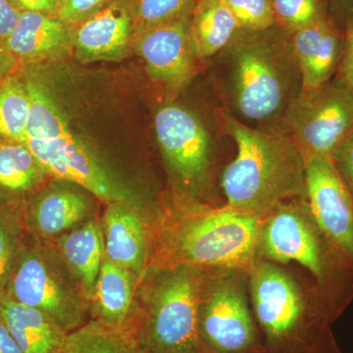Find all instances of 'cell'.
Wrapping results in <instances>:
<instances>
[{
    "instance_id": "ac0fdd59",
    "label": "cell",
    "mask_w": 353,
    "mask_h": 353,
    "mask_svg": "<svg viewBox=\"0 0 353 353\" xmlns=\"http://www.w3.org/2000/svg\"><path fill=\"white\" fill-rule=\"evenodd\" d=\"M57 250L90 304L105 259L103 231L97 219L83 222L57 239Z\"/></svg>"
},
{
    "instance_id": "cb8c5ba5",
    "label": "cell",
    "mask_w": 353,
    "mask_h": 353,
    "mask_svg": "<svg viewBox=\"0 0 353 353\" xmlns=\"http://www.w3.org/2000/svg\"><path fill=\"white\" fill-rule=\"evenodd\" d=\"M29 111L25 83L7 77L0 85V143H24Z\"/></svg>"
},
{
    "instance_id": "f35d334b",
    "label": "cell",
    "mask_w": 353,
    "mask_h": 353,
    "mask_svg": "<svg viewBox=\"0 0 353 353\" xmlns=\"http://www.w3.org/2000/svg\"><path fill=\"white\" fill-rule=\"evenodd\" d=\"M137 353H143V352H141V350H138V352H137Z\"/></svg>"
},
{
    "instance_id": "f1b7e54d",
    "label": "cell",
    "mask_w": 353,
    "mask_h": 353,
    "mask_svg": "<svg viewBox=\"0 0 353 353\" xmlns=\"http://www.w3.org/2000/svg\"><path fill=\"white\" fill-rule=\"evenodd\" d=\"M241 29L261 31L275 26L272 0H221Z\"/></svg>"
},
{
    "instance_id": "277c9868",
    "label": "cell",
    "mask_w": 353,
    "mask_h": 353,
    "mask_svg": "<svg viewBox=\"0 0 353 353\" xmlns=\"http://www.w3.org/2000/svg\"><path fill=\"white\" fill-rule=\"evenodd\" d=\"M260 225L259 216L230 206L192 211L169 233L172 266L250 271L256 262Z\"/></svg>"
},
{
    "instance_id": "52a82bcc",
    "label": "cell",
    "mask_w": 353,
    "mask_h": 353,
    "mask_svg": "<svg viewBox=\"0 0 353 353\" xmlns=\"http://www.w3.org/2000/svg\"><path fill=\"white\" fill-rule=\"evenodd\" d=\"M220 270L202 287L199 334L203 353H265L246 299L243 271Z\"/></svg>"
},
{
    "instance_id": "8d00e7d4",
    "label": "cell",
    "mask_w": 353,
    "mask_h": 353,
    "mask_svg": "<svg viewBox=\"0 0 353 353\" xmlns=\"http://www.w3.org/2000/svg\"><path fill=\"white\" fill-rule=\"evenodd\" d=\"M0 353H24L1 320H0Z\"/></svg>"
},
{
    "instance_id": "4316f807",
    "label": "cell",
    "mask_w": 353,
    "mask_h": 353,
    "mask_svg": "<svg viewBox=\"0 0 353 353\" xmlns=\"http://www.w3.org/2000/svg\"><path fill=\"white\" fill-rule=\"evenodd\" d=\"M199 0H131L134 36L169 21L192 14Z\"/></svg>"
},
{
    "instance_id": "e575fe53",
    "label": "cell",
    "mask_w": 353,
    "mask_h": 353,
    "mask_svg": "<svg viewBox=\"0 0 353 353\" xmlns=\"http://www.w3.org/2000/svg\"><path fill=\"white\" fill-rule=\"evenodd\" d=\"M327 2L330 17L345 31L353 17V0H327Z\"/></svg>"
},
{
    "instance_id": "ab89813d",
    "label": "cell",
    "mask_w": 353,
    "mask_h": 353,
    "mask_svg": "<svg viewBox=\"0 0 353 353\" xmlns=\"http://www.w3.org/2000/svg\"><path fill=\"white\" fill-rule=\"evenodd\" d=\"M2 81L3 80H0V85H1Z\"/></svg>"
},
{
    "instance_id": "484cf974",
    "label": "cell",
    "mask_w": 353,
    "mask_h": 353,
    "mask_svg": "<svg viewBox=\"0 0 353 353\" xmlns=\"http://www.w3.org/2000/svg\"><path fill=\"white\" fill-rule=\"evenodd\" d=\"M27 234L20 213L0 202V297L6 294Z\"/></svg>"
},
{
    "instance_id": "d6a6232c",
    "label": "cell",
    "mask_w": 353,
    "mask_h": 353,
    "mask_svg": "<svg viewBox=\"0 0 353 353\" xmlns=\"http://www.w3.org/2000/svg\"><path fill=\"white\" fill-rule=\"evenodd\" d=\"M21 13L10 0H0V41H6L10 36Z\"/></svg>"
},
{
    "instance_id": "5b68a950",
    "label": "cell",
    "mask_w": 353,
    "mask_h": 353,
    "mask_svg": "<svg viewBox=\"0 0 353 353\" xmlns=\"http://www.w3.org/2000/svg\"><path fill=\"white\" fill-rule=\"evenodd\" d=\"M203 269L174 265L158 274L139 313V350L143 353H203L199 309Z\"/></svg>"
},
{
    "instance_id": "3957f363",
    "label": "cell",
    "mask_w": 353,
    "mask_h": 353,
    "mask_svg": "<svg viewBox=\"0 0 353 353\" xmlns=\"http://www.w3.org/2000/svg\"><path fill=\"white\" fill-rule=\"evenodd\" d=\"M287 202L262 218L257 252L279 263L296 262L312 275L334 320L353 294V273L330 250L309 212L306 199Z\"/></svg>"
},
{
    "instance_id": "1f68e13d",
    "label": "cell",
    "mask_w": 353,
    "mask_h": 353,
    "mask_svg": "<svg viewBox=\"0 0 353 353\" xmlns=\"http://www.w3.org/2000/svg\"><path fill=\"white\" fill-rule=\"evenodd\" d=\"M334 78L353 92V17L345 29L343 53Z\"/></svg>"
},
{
    "instance_id": "9c48e42d",
    "label": "cell",
    "mask_w": 353,
    "mask_h": 353,
    "mask_svg": "<svg viewBox=\"0 0 353 353\" xmlns=\"http://www.w3.org/2000/svg\"><path fill=\"white\" fill-rule=\"evenodd\" d=\"M306 202L330 250L353 273V197L330 158L305 160Z\"/></svg>"
},
{
    "instance_id": "4fadbf2b",
    "label": "cell",
    "mask_w": 353,
    "mask_h": 353,
    "mask_svg": "<svg viewBox=\"0 0 353 353\" xmlns=\"http://www.w3.org/2000/svg\"><path fill=\"white\" fill-rule=\"evenodd\" d=\"M134 37L131 0H113L108 6L73 26L77 55L83 61L117 59Z\"/></svg>"
},
{
    "instance_id": "603a6c76",
    "label": "cell",
    "mask_w": 353,
    "mask_h": 353,
    "mask_svg": "<svg viewBox=\"0 0 353 353\" xmlns=\"http://www.w3.org/2000/svg\"><path fill=\"white\" fill-rule=\"evenodd\" d=\"M138 334L108 328L90 320L65 339L61 353H137Z\"/></svg>"
},
{
    "instance_id": "f546056e",
    "label": "cell",
    "mask_w": 353,
    "mask_h": 353,
    "mask_svg": "<svg viewBox=\"0 0 353 353\" xmlns=\"http://www.w3.org/2000/svg\"><path fill=\"white\" fill-rule=\"evenodd\" d=\"M112 1L113 0H68L60 7L57 16L67 24L75 26Z\"/></svg>"
},
{
    "instance_id": "5bb4252c",
    "label": "cell",
    "mask_w": 353,
    "mask_h": 353,
    "mask_svg": "<svg viewBox=\"0 0 353 353\" xmlns=\"http://www.w3.org/2000/svg\"><path fill=\"white\" fill-rule=\"evenodd\" d=\"M301 72V90L319 87L336 75L345 31L330 15L289 34Z\"/></svg>"
},
{
    "instance_id": "7a4b0ae2",
    "label": "cell",
    "mask_w": 353,
    "mask_h": 353,
    "mask_svg": "<svg viewBox=\"0 0 353 353\" xmlns=\"http://www.w3.org/2000/svg\"><path fill=\"white\" fill-rule=\"evenodd\" d=\"M223 52L229 54L236 112L250 122H282L301 90L289 34L276 25L261 31L241 29Z\"/></svg>"
},
{
    "instance_id": "8992f818",
    "label": "cell",
    "mask_w": 353,
    "mask_h": 353,
    "mask_svg": "<svg viewBox=\"0 0 353 353\" xmlns=\"http://www.w3.org/2000/svg\"><path fill=\"white\" fill-rule=\"evenodd\" d=\"M4 296L43 311L68 334L87 323L90 304L59 253L29 234Z\"/></svg>"
},
{
    "instance_id": "9a60e30c",
    "label": "cell",
    "mask_w": 353,
    "mask_h": 353,
    "mask_svg": "<svg viewBox=\"0 0 353 353\" xmlns=\"http://www.w3.org/2000/svg\"><path fill=\"white\" fill-rule=\"evenodd\" d=\"M90 208L92 201L82 192L51 190L28 201L21 218L28 234L46 241L82 224Z\"/></svg>"
},
{
    "instance_id": "2e32d148",
    "label": "cell",
    "mask_w": 353,
    "mask_h": 353,
    "mask_svg": "<svg viewBox=\"0 0 353 353\" xmlns=\"http://www.w3.org/2000/svg\"><path fill=\"white\" fill-rule=\"evenodd\" d=\"M137 281L131 272L104 259L90 301L92 320L138 334L139 313L134 307Z\"/></svg>"
},
{
    "instance_id": "74e56055",
    "label": "cell",
    "mask_w": 353,
    "mask_h": 353,
    "mask_svg": "<svg viewBox=\"0 0 353 353\" xmlns=\"http://www.w3.org/2000/svg\"><path fill=\"white\" fill-rule=\"evenodd\" d=\"M59 1H60V7H61L62 6H63L65 2L68 1V0H59Z\"/></svg>"
},
{
    "instance_id": "d590c367",
    "label": "cell",
    "mask_w": 353,
    "mask_h": 353,
    "mask_svg": "<svg viewBox=\"0 0 353 353\" xmlns=\"http://www.w3.org/2000/svg\"><path fill=\"white\" fill-rule=\"evenodd\" d=\"M17 62V57L7 48L6 41H0V80L6 79Z\"/></svg>"
},
{
    "instance_id": "8fae6325",
    "label": "cell",
    "mask_w": 353,
    "mask_h": 353,
    "mask_svg": "<svg viewBox=\"0 0 353 353\" xmlns=\"http://www.w3.org/2000/svg\"><path fill=\"white\" fill-rule=\"evenodd\" d=\"M25 145L46 172L80 185L106 203H136L137 197L109 173L82 141L70 132L54 141L27 139Z\"/></svg>"
},
{
    "instance_id": "7402d4cb",
    "label": "cell",
    "mask_w": 353,
    "mask_h": 353,
    "mask_svg": "<svg viewBox=\"0 0 353 353\" xmlns=\"http://www.w3.org/2000/svg\"><path fill=\"white\" fill-rule=\"evenodd\" d=\"M240 30L221 0H199L190 14V36L199 61L222 52Z\"/></svg>"
},
{
    "instance_id": "836d02e7",
    "label": "cell",
    "mask_w": 353,
    "mask_h": 353,
    "mask_svg": "<svg viewBox=\"0 0 353 353\" xmlns=\"http://www.w3.org/2000/svg\"><path fill=\"white\" fill-rule=\"evenodd\" d=\"M21 12H39L46 15L57 16L60 9L59 0H10Z\"/></svg>"
},
{
    "instance_id": "e0dca14e",
    "label": "cell",
    "mask_w": 353,
    "mask_h": 353,
    "mask_svg": "<svg viewBox=\"0 0 353 353\" xmlns=\"http://www.w3.org/2000/svg\"><path fill=\"white\" fill-rule=\"evenodd\" d=\"M105 259L126 269L139 280L148 255V234L141 216L132 205L109 203L102 218Z\"/></svg>"
},
{
    "instance_id": "4dcf8cb0",
    "label": "cell",
    "mask_w": 353,
    "mask_h": 353,
    "mask_svg": "<svg viewBox=\"0 0 353 353\" xmlns=\"http://www.w3.org/2000/svg\"><path fill=\"white\" fill-rule=\"evenodd\" d=\"M331 160L353 197V130L336 146Z\"/></svg>"
},
{
    "instance_id": "83f0119b",
    "label": "cell",
    "mask_w": 353,
    "mask_h": 353,
    "mask_svg": "<svg viewBox=\"0 0 353 353\" xmlns=\"http://www.w3.org/2000/svg\"><path fill=\"white\" fill-rule=\"evenodd\" d=\"M275 24L287 34L329 15L327 0H272Z\"/></svg>"
},
{
    "instance_id": "ffe728a7",
    "label": "cell",
    "mask_w": 353,
    "mask_h": 353,
    "mask_svg": "<svg viewBox=\"0 0 353 353\" xmlns=\"http://www.w3.org/2000/svg\"><path fill=\"white\" fill-rule=\"evenodd\" d=\"M73 39V26L58 16L24 11L6 43L17 59L36 60L61 52Z\"/></svg>"
},
{
    "instance_id": "d4e9b609",
    "label": "cell",
    "mask_w": 353,
    "mask_h": 353,
    "mask_svg": "<svg viewBox=\"0 0 353 353\" xmlns=\"http://www.w3.org/2000/svg\"><path fill=\"white\" fill-rule=\"evenodd\" d=\"M24 83L30 103L26 141H50L69 134L66 120L46 90L32 81Z\"/></svg>"
},
{
    "instance_id": "7c38bea8",
    "label": "cell",
    "mask_w": 353,
    "mask_h": 353,
    "mask_svg": "<svg viewBox=\"0 0 353 353\" xmlns=\"http://www.w3.org/2000/svg\"><path fill=\"white\" fill-rule=\"evenodd\" d=\"M148 74L165 90H183L196 73L197 59L190 36V15L139 32L134 38Z\"/></svg>"
},
{
    "instance_id": "ba28073f",
    "label": "cell",
    "mask_w": 353,
    "mask_h": 353,
    "mask_svg": "<svg viewBox=\"0 0 353 353\" xmlns=\"http://www.w3.org/2000/svg\"><path fill=\"white\" fill-rule=\"evenodd\" d=\"M353 130V92L336 78L317 88L301 90L279 131L301 150L304 159L330 158Z\"/></svg>"
},
{
    "instance_id": "44dd1931",
    "label": "cell",
    "mask_w": 353,
    "mask_h": 353,
    "mask_svg": "<svg viewBox=\"0 0 353 353\" xmlns=\"http://www.w3.org/2000/svg\"><path fill=\"white\" fill-rule=\"evenodd\" d=\"M46 175L25 143H0V202L21 214Z\"/></svg>"
},
{
    "instance_id": "6da1fadb",
    "label": "cell",
    "mask_w": 353,
    "mask_h": 353,
    "mask_svg": "<svg viewBox=\"0 0 353 353\" xmlns=\"http://www.w3.org/2000/svg\"><path fill=\"white\" fill-rule=\"evenodd\" d=\"M226 126L238 148L222 176L227 206L262 219L287 202L306 199L305 159L285 134L232 118Z\"/></svg>"
},
{
    "instance_id": "30bf717a",
    "label": "cell",
    "mask_w": 353,
    "mask_h": 353,
    "mask_svg": "<svg viewBox=\"0 0 353 353\" xmlns=\"http://www.w3.org/2000/svg\"><path fill=\"white\" fill-rule=\"evenodd\" d=\"M158 143L169 168L187 194L205 190L211 168V143L199 117L176 104L162 106L154 118Z\"/></svg>"
},
{
    "instance_id": "d6986e66",
    "label": "cell",
    "mask_w": 353,
    "mask_h": 353,
    "mask_svg": "<svg viewBox=\"0 0 353 353\" xmlns=\"http://www.w3.org/2000/svg\"><path fill=\"white\" fill-rule=\"evenodd\" d=\"M0 320L24 353H61L68 333L43 311L3 296Z\"/></svg>"
}]
</instances>
